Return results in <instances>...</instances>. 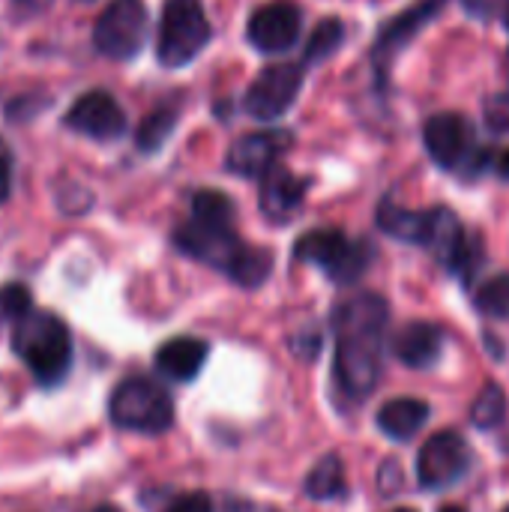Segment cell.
Segmentation results:
<instances>
[{
  "instance_id": "cell-30",
  "label": "cell",
  "mask_w": 509,
  "mask_h": 512,
  "mask_svg": "<svg viewBox=\"0 0 509 512\" xmlns=\"http://www.w3.org/2000/svg\"><path fill=\"white\" fill-rule=\"evenodd\" d=\"M498 174H501L504 180H509V150H504L501 159H498Z\"/></svg>"
},
{
  "instance_id": "cell-6",
  "label": "cell",
  "mask_w": 509,
  "mask_h": 512,
  "mask_svg": "<svg viewBox=\"0 0 509 512\" xmlns=\"http://www.w3.org/2000/svg\"><path fill=\"white\" fill-rule=\"evenodd\" d=\"M294 255L306 264H318L333 282L348 285L366 273V267L372 261V246L354 243L336 228H318L297 240Z\"/></svg>"
},
{
  "instance_id": "cell-15",
  "label": "cell",
  "mask_w": 509,
  "mask_h": 512,
  "mask_svg": "<svg viewBox=\"0 0 509 512\" xmlns=\"http://www.w3.org/2000/svg\"><path fill=\"white\" fill-rule=\"evenodd\" d=\"M207 357H210V345L204 339L177 336V339H168V342L159 345L153 363L171 381H192L204 369Z\"/></svg>"
},
{
  "instance_id": "cell-5",
  "label": "cell",
  "mask_w": 509,
  "mask_h": 512,
  "mask_svg": "<svg viewBox=\"0 0 509 512\" xmlns=\"http://www.w3.org/2000/svg\"><path fill=\"white\" fill-rule=\"evenodd\" d=\"M210 39V21L201 0H165L159 21V60L168 69H180L195 60Z\"/></svg>"
},
{
  "instance_id": "cell-16",
  "label": "cell",
  "mask_w": 509,
  "mask_h": 512,
  "mask_svg": "<svg viewBox=\"0 0 509 512\" xmlns=\"http://www.w3.org/2000/svg\"><path fill=\"white\" fill-rule=\"evenodd\" d=\"M306 180L285 171V168H273L264 174V189H261V210L264 216H270L273 222H285L291 219L300 204H303V195H306Z\"/></svg>"
},
{
  "instance_id": "cell-3",
  "label": "cell",
  "mask_w": 509,
  "mask_h": 512,
  "mask_svg": "<svg viewBox=\"0 0 509 512\" xmlns=\"http://www.w3.org/2000/svg\"><path fill=\"white\" fill-rule=\"evenodd\" d=\"M12 351L27 363L33 378L45 387L60 384L72 366L69 327L51 312L30 309L21 321H15L12 324Z\"/></svg>"
},
{
  "instance_id": "cell-18",
  "label": "cell",
  "mask_w": 509,
  "mask_h": 512,
  "mask_svg": "<svg viewBox=\"0 0 509 512\" xmlns=\"http://www.w3.org/2000/svg\"><path fill=\"white\" fill-rule=\"evenodd\" d=\"M429 222H432V210L420 213V210H405L393 201H384L381 210H378V225L399 237V240H408V243H423L426 246V237H429Z\"/></svg>"
},
{
  "instance_id": "cell-7",
  "label": "cell",
  "mask_w": 509,
  "mask_h": 512,
  "mask_svg": "<svg viewBox=\"0 0 509 512\" xmlns=\"http://www.w3.org/2000/svg\"><path fill=\"white\" fill-rule=\"evenodd\" d=\"M147 21V6L141 0H111L93 24L96 51L111 60L135 57L147 42Z\"/></svg>"
},
{
  "instance_id": "cell-25",
  "label": "cell",
  "mask_w": 509,
  "mask_h": 512,
  "mask_svg": "<svg viewBox=\"0 0 509 512\" xmlns=\"http://www.w3.org/2000/svg\"><path fill=\"white\" fill-rule=\"evenodd\" d=\"M174 123H177V114H174L171 108L153 111V114L141 123V129H138V147L147 150V153L159 150V147L165 144V138L171 135Z\"/></svg>"
},
{
  "instance_id": "cell-9",
  "label": "cell",
  "mask_w": 509,
  "mask_h": 512,
  "mask_svg": "<svg viewBox=\"0 0 509 512\" xmlns=\"http://www.w3.org/2000/svg\"><path fill=\"white\" fill-rule=\"evenodd\" d=\"M300 84H303V69L300 66L273 63L252 81V87H249V93L243 99V108L255 120H276L294 105V99L300 93Z\"/></svg>"
},
{
  "instance_id": "cell-8",
  "label": "cell",
  "mask_w": 509,
  "mask_h": 512,
  "mask_svg": "<svg viewBox=\"0 0 509 512\" xmlns=\"http://www.w3.org/2000/svg\"><path fill=\"white\" fill-rule=\"evenodd\" d=\"M471 468V450L465 444V438L459 432H438L432 435L420 456H417V477L423 489H447L456 480L465 477V471Z\"/></svg>"
},
{
  "instance_id": "cell-2",
  "label": "cell",
  "mask_w": 509,
  "mask_h": 512,
  "mask_svg": "<svg viewBox=\"0 0 509 512\" xmlns=\"http://www.w3.org/2000/svg\"><path fill=\"white\" fill-rule=\"evenodd\" d=\"M174 243H177L180 252L222 270L225 276H231L237 285H246V288L261 285L270 276V267H273L270 252L246 246L234 234V228H225V225H207V222L189 219L186 225L177 228Z\"/></svg>"
},
{
  "instance_id": "cell-12",
  "label": "cell",
  "mask_w": 509,
  "mask_h": 512,
  "mask_svg": "<svg viewBox=\"0 0 509 512\" xmlns=\"http://www.w3.org/2000/svg\"><path fill=\"white\" fill-rule=\"evenodd\" d=\"M300 21L303 15L294 3H270L249 18L246 36L258 51H288L300 36Z\"/></svg>"
},
{
  "instance_id": "cell-10",
  "label": "cell",
  "mask_w": 509,
  "mask_h": 512,
  "mask_svg": "<svg viewBox=\"0 0 509 512\" xmlns=\"http://www.w3.org/2000/svg\"><path fill=\"white\" fill-rule=\"evenodd\" d=\"M291 135L282 129H267V132H249L237 138L228 150V171L240 177H264L267 171L276 168L279 156L288 150Z\"/></svg>"
},
{
  "instance_id": "cell-19",
  "label": "cell",
  "mask_w": 509,
  "mask_h": 512,
  "mask_svg": "<svg viewBox=\"0 0 509 512\" xmlns=\"http://www.w3.org/2000/svg\"><path fill=\"white\" fill-rule=\"evenodd\" d=\"M345 492V465L339 456H324L306 477V495L315 501H333Z\"/></svg>"
},
{
  "instance_id": "cell-29",
  "label": "cell",
  "mask_w": 509,
  "mask_h": 512,
  "mask_svg": "<svg viewBox=\"0 0 509 512\" xmlns=\"http://www.w3.org/2000/svg\"><path fill=\"white\" fill-rule=\"evenodd\" d=\"M165 512H213V504L204 492H195V495H183L177 498Z\"/></svg>"
},
{
  "instance_id": "cell-35",
  "label": "cell",
  "mask_w": 509,
  "mask_h": 512,
  "mask_svg": "<svg viewBox=\"0 0 509 512\" xmlns=\"http://www.w3.org/2000/svg\"><path fill=\"white\" fill-rule=\"evenodd\" d=\"M504 512H509V507H507V510H504Z\"/></svg>"
},
{
  "instance_id": "cell-1",
  "label": "cell",
  "mask_w": 509,
  "mask_h": 512,
  "mask_svg": "<svg viewBox=\"0 0 509 512\" xmlns=\"http://www.w3.org/2000/svg\"><path fill=\"white\" fill-rule=\"evenodd\" d=\"M390 306L378 294L351 297L336 309V378L354 399H366L381 378V345Z\"/></svg>"
},
{
  "instance_id": "cell-22",
  "label": "cell",
  "mask_w": 509,
  "mask_h": 512,
  "mask_svg": "<svg viewBox=\"0 0 509 512\" xmlns=\"http://www.w3.org/2000/svg\"><path fill=\"white\" fill-rule=\"evenodd\" d=\"M507 408V393L498 384H486L483 393L477 396V402L471 405V423L477 429H495L504 423Z\"/></svg>"
},
{
  "instance_id": "cell-34",
  "label": "cell",
  "mask_w": 509,
  "mask_h": 512,
  "mask_svg": "<svg viewBox=\"0 0 509 512\" xmlns=\"http://www.w3.org/2000/svg\"><path fill=\"white\" fill-rule=\"evenodd\" d=\"M396 512H417V510H396Z\"/></svg>"
},
{
  "instance_id": "cell-27",
  "label": "cell",
  "mask_w": 509,
  "mask_h": 512,
  "mask_svg": "<svg viewBox=\"0 0 509 512\" xmlns=\"http://www.w3.org/2000/svg\"><path fill=\"white\" fill-rule=\"evenodd\" d=\"M486 120L492 129L498 132H509V93L504 96H495L489 105H486Z\"/></svg>"
},
{
  "instance_id": "cell-11",
  "label": "cell",
  "mask_w": 509,
  "mask_h": 512,
  "mask_svg": "<svg viewBox=\"0 0 509 512\" xmlns=\"http://www.w3.org/2000/svg\"><path fill=\"white\" fill-rule=\"evenodd\" d=\"M66 126H72L81 135L99 138V141H111L120 138L126 129V114L117 105V99L111 93L102 90H90L84 93L66 114Z\"/></svg>"
},
{
  "instance_id": "cell-23",
  "label": "cell",
  "mask_w": 509,
  "mask_h": 512,
  "mask_svg": "<svg viewBox=\"0 0 509 512\" xmlns=\"http://www.w3.org/2000/svg\"><path fill=\"white\" fill-rule=\"evenodd\" d=\"M474 303L489 318H509V273H501V276L489 279L477 291Z\"/></svg>"
},
{
  "instance_id": "cell-21",
  "label": "cell",
  "mask_w": 509,
  "mask_h": 512,
  "mask_svg": "<svg viewBox=\"0 0 509 512\" xmlns=\"http://www.w3.org/2000/svg\"><path fill=\"white\" fill-rule=\"evenodd\" d=\"M192 219L195 222H207V225H225L234 228V204L228 195L204 189L192 198Z\"/></svg>"
},
{
  "instance_id": "cell-33",
  "label": "cell",
  "mask_w": 509,
  "mask_h": 512,
  "mask_svg": "<svg viewBox=\"0 0 509 512\" xmlns=\"http://www.w3.org/2000/svg\"><path fill=\"white\" fill-rule=\"evenodd\" d=\"M507 27H509V0H507Z\"/></svg>"
},
{
  "instance_id": "cell-31",
  "label": "cell",
  "mask_w": 509,
  "mask_h": 512,
  "mask_svg": "<svg viewBox=\"0 0 509 512\" xmlns=\"http://www.w3.org/2000/svg\"><path fill=\"white\" fill-rule=\"evenodd\" d=\"M90 512H120L117 507H111V504H102V507H93Z\"/></svg>"
},
{
  "instance_id": "cell-17",
  "label": "cell",
  "mask_w": 509,
  "mask_h": 512,
  "mask_svg": "<svg viewBox=\"0 0 509 512\" xmlns=\"http://www.w3.org/2000/svg\"><path fill=\"white\" fill-rule=\"evenodd\" d=\"M429 420V405L420 399H393L378 411V429L393 441H411Z\"/></svg>"
},
{
  "instance_id": "cell-26",
  "label": "cell",
  "mask_w": 509,
  "mask_h": 512,
  "mask_svg": "<svg viewBox=\"0 0 509 512\" xmlns=\"http://www.w3.org/2000/svg\"><path fill=\"white\" fill-rule=\"evenodd\" d=\"M33 309V297L24 285L12 282L0 288V324H15Z\"/></svg>"
},
{
  "instance_id": "cell-28",
  "label": "cell",
  "mask_w": 509,
  "mask_h": 512,
  "mask_svg": "<svg viewBox=\"0 0 509 512\" xmlns=\"http://www.w3.org/2000/svg\"><path fill=\"white\" fill-rule=\"evenodd\" d=\"M12 150H9V144L0 138V204L9 198V192H12Z\"/></svg>"
},
{
  "instance_id": "cell-32",
  "label": "cell",
  "mask_w": 509,
  "mask_h": 512,
  "mask_svg": "<svg viewBox=\"0 0 509 512\" xmlns=\"http://www.w3.org/2000/svg\"><path fill=\"white\" fill-rule=\"evenodd\" d=\"M441 512H465V510H462V507H444Z\"/></svg>"
},
{
  "instance_id": "cell-13",
  "label": "cell",
  "mask_w": 509,
  "mask_h": 512,
  "mask_svg": "<svg viewBox=\"0 0 509 512\" xmlns=\"http://www.w3.org/2000/svg\"><path fill=\"white\" fill-rule=\"evenodd\" d=\"M429 156L441 168H456L471 147V126L462 114H435L423 129Z\"/></svg>"
},
{
  "instance_id": "cell-14",
  "label": "cell",
  "mask_w": 509,
  "mask_h": 512,
  "mask_svg": "<svg viewBox=\"0 0 509 512\" xmlns=\"http://www.w3.org/2000/svg\"><path fill=\"white\" fill-rule=\"evenodd\" d=\"M444 333L429 321H411L393 336V354L411 369H432L441 360Z\"/></svg>"
},
{
  "instance_id": "cell-20",
  "label": "cell",
  "mask_w": 509,
  "mask_h": 512,
  "mask_svg": "<svg viewBox=\"0 0 509 512\" xmlns=\"http://www.w3.org/2000/svg\"><path fill=\"white\" fill-rule=\"evenodd\" d=\"M438 3H441V0H429L426 6H417V9H411V12L399 15V18H396V21L381 33V39H378V48H375V51H378V57H381V54H387V51H393V48H399V45H402V42H405V39H408V36H411V33H414V30H417V27L432 15V12H435V6H438Z\"/></svg>"
},
{
  "instance_id": "cell-4",
  "label": "cell",
  "mask_w": 509,
  "mask_h": 512,
  "mask_svg": "<svg viewBox=\"0 0 509 512\" xmlns=\"http://www.w3.org/2000/svg\"><path fill=\"white\" fill-rule=\"evenodd\" d=\"M111 423L126 432L141 435H162L174 426V402L150 378H126L114 387L108 402Z\"/></svg>"
},
{
  "instance_id": "cell-24",
  "label": "cell",
  "mask_w": 509,
  "mask_h": 512,
  "mask_svg": "<svg viewBox=\"0 0 509 512\" xmlns=\"http://www.w3.org/2000/svg\"><path fill=\"white\" fill-rule=\"evenodd\" d=\"M342 39H345L342 21H339V18H324V21L315 27V33L309 36L306 60H324V57H330V54L342 45Z\"/></svg>"
}]
</instances>
